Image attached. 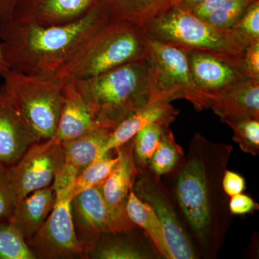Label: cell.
<instances>
[{
	"label": "cell",
	"instance_id": "1",
	"mask_svg": "<svg viewBox=\"0 0 259 259\" xmlns=\"http://www.w3.org/2000/svg\"><path fill=\"white\" fill-rule=\"evenodd\" d=\"M100 3L71 23L42 27L8 20L0 24V47L10 70L52 76L99 30L110 23Z\"/></svg>",
	"mask_w": 259,
	"mask_h": 259
},
{
	"label": "cell",
	"instance_id": "2",
	"mask_svg": "<svg viewBox=\"0 0 259 259\" xmlns=\"http://www.w3.org/2000/svg\"><path fill=\"white\" fill-rule=\"evenodd\" d=\"M230 146L216 145L196 135L177 178V203L186 222L204 248L217 244L220 226L218 185Z\"/></svg>",
	"mask_w": 259,
	"mask_h": 259
},
{
	"label": "cell",
	"instance_id": "3",
	"mask_svg": "<svg viewBox=\"0 0 259 259\" xmlns=\"http://www.w3.org/2000/svg\"><path fill=\"white\" fill-rule=\"evenodd\" d=\"M71 81L103 128L113 130L131 114L154 102L146 59Z\"/></svg>",
	"mask_w": 259,
	"mask_h": 259
},
{
	"label": "cell",
	"instance_id": "4",
	"mask_svg": "<svg viewBox=\"0 0 259 259\" xmlns=\"http://www.w3.org/2000/svg\"><path fill=\"white\" fill-rule=\"evenodd\" d=\"M144 28L129 22H110L87 40L57 75L64 81L89 79L146 58Z\"/></svg>",
	"mask_w": 259,
	"mask_h": 259
},
{
	"label": "cell",
	"instance_id": "5",
	"mask_svg": "<svg viewBox=\"0 0 259 259\" xmlns=\"http://www.w3.org/2000/svg\"><path fill=\"white\" fill-rule=\"evenodd\" d=\"M143 28L149 38L194 50L243 56L249 46L233 29L213 26L180 5L172 7Z\"/></svg>",
	"mask_w": 259,
	"mask_h": 259
},
{
	"label": "cell",
	"instance_id": "6",
	"mask_svg": "<svg viewBox=\"0 0 259 259\" xmlns=\"http://www.w3.org/2000/svg\"><path fill=\"white\" fill-rule=\"evenodd\" d=\"M3 78V86L40 141L51 139L60 117L66 81L57 75L32 76L13 70Z\"/></svg>",
	"mask_w": 259,
	"mask_h": 259
},
{
	"label": "cell",
	"instance_id": "7",
	"mask_svg": "<svg viewBox=\"0 0 259 259\" xmlns=\"http://www.w3.org/2000/svg\"><path fill=\"white\" fill-rule=\"evenodd\" d=\"M146 60L153 101L171 102L185 99L197 110L207 108V102L194 84L185 49L149 38Z\"/></svg>",
	"mask_w": 259,
	"mask_h": 259
},
{
	"label": "cell",
	"instance_id": "8",
	"mask_svg": "<svg viewBox=\"0 0 259 259\" xmlns=\"http://www.w3.org/2000/svg\"><path fill=\"white\" fill-rule=\"evenodd\" d=\"M55 193L54 207L40 229L26 241L35 258H85V250L75 233L71 202L73 193Z\"/></svg>",
	"mask_w": 259,
	"mask_h": 259
},
{
	"label": "cell",
	"instance_id": "9",
	"mask_svg": "<svg viewBox=\"0 0 259 259\" xmlns=\"http://www.w3.org/2000/svg\"><path fill=\"white\" fill-rule=\"evenodd\" d=\"M66 162L62 144L51 138L32 144L8 175L18 200L52 185L56 173Z\"/></svg>",
	"mask_w": 259,
	"mask_h": 259
},
{
	"label": "cell",
	"instance_id": "10",
	"mask_svg": "<svg viewBox=\"0 0 259 259\" xmlns=\"http://www.w3.org/2000/svg\"><path fill=\"white\" fill-rule=\"evenodd\" d=\"M184 49L194 84L207 100V107L209 99L250 79L243 56Z\"/></svg>",
	"mask_w": 259,
	"mask_h": 259
},
{
	"label": "cell",
	"instance_id": "11",
	"mask_svg": "<svg viewBox=\"0 0 259 259\" xmlns=\"http://www.w3.org/2000/svg\"><path fill=\"white\" fill-rule=\"evenodd\" d=\"M71 210L76 238L84 248L85 254L102 233L129 231L112 214L100 186L72 197Z\"/></svg>",
	"mask_w": 259,
	"mask_h": 259
},
{
	"label": "cell",
	"instance_id": "12",
	"mask_svg": "<svg viewBox=\"0 0 259 259\" xmlns=\"http://www.w3.org/2000/svg\"><path fill=\"white\" fill-rule=\"evenodd\" d=\"M136 183V182H135ZM134 193L156 212L164 231L171 259L197 258L192 242L184 230L168 194L158 181L144 176L134 184Z\"/></svg>",
	"mask_w": 259,
	"mask_h": 259
},
{
	"label": "cell",
	"instance_id": "13",
	"mask_svg": "<svg viewBox=\"0 0 259 259\" xmlns=\"http://www.w3.org/2000/svg\"><path fill=\"white\" fill-rule=\"evenodd\" d=\"M98 0H10L9 20L42 27L65 25L79 20Z\"/></svg>",
	"mask_w": 259,
	"mask_h": 259
},
{
	"label": "cell",
	"instance_id": "14",
	"mask_svg": "<svg viewBox=\"0 0 259 259\" xmlns=\"http://www.w3.org/2000/svg\"><path fill=\"white\" fill-rule=\"evenodd\" d=\"M38 136L18 111L5 87H0V163L15 164Z\"/></svg>",
	"mask_w": 259,
	"mask_h": 259
},
{
	"label": "cell",
	"instance_id": "15",
	"mask_svg": "<svg viewBox=\"0 0 259 259\" xmlns=\"http://www.w3.org/2000/svg\"><path fill=\"white\" fill-rule=\"evenodd\" d=\"M115 151L118 162L100 188L114 216L127 231H134L137 227L130 220L126 212L130 191L134 188L136 177L139 174L134 158V139L116 148Z\"/></svg>",
	"mask_w": 259,
	"mask_h": 259
},
{
	"label": "cell",
	"instance_id": "16",
	"mask_svg": "<svg viewBox=\"0 0 259 259\" xmlns=\"http://www.w3.org/2000/svg\"><path fill=\"white\" fill-rule=\"evenodd\" d=\"M179 110L169 102L155 101L131 114L112 130L110 137L102 148L98 158L132 140L136 134L150 124L160 122L170 125L176 120Z\"/></svg>",
	"mask_w": 259,
	"mask_h": 259
},
{
	"label": "cell",
	"instance_id": "17",
	"mask_svg": "<svg viewBox=\"0 0 259 259\" xmlns=\"http://www.w3.org/2000/svg\"><path fill=\"white\" fill-rule=\"evenodd\" d=\"M221 121L259 120V81L248 79L209 99L208 107Z\"/></svg>",
	"mask_w": 259,
	"mask_h": 259
},
{
	"label": "cell",
	"instance_id": "18",
	"mask_svg": "<svg viewBox=\"0 0 259 259\" xmlns=\"http://www.w3.org/2000/svg\"><path fill=\"white\" fill-rule=\"evenodd\" d=\"M98 128L103 127L76 91L72 82L66 81L64 102L53 139L66 142Z\"/></svg>",
	"mask_w": 259,
	"mask_h": 259
},
{
	"label": "cell",
	"instance_id": "19",
	"mask_svg": "<svg viewBox=\"0 0 259 259\" xmlns=\"http://www.w3.org/2000/svg\"><path fill=\"white\" fill-rule=\"evenodd\" d=\"M55 199L51 185L35 191L18 200L8 221L28 241L47 221Z\"/></svg>",
	"mask_w": 259,
	"mask_h": 259
},
{
	"label": "cell",
	"instance_id": "20",
	"mask_svg": "<svg viewBox=\"0 0 259 259\" xmlns=\"http://www.w3.org/2000/svg\"><path fill=\"white\" fill-rule=\"evenodd\" d=\"M112 23L129 22L144 26L175 6V0H98Z\"/></svg>",
	"mask_w": 259,
	"mask_h": 259
},
{
	"label": "cell",
	"instance_id": "21",
	"mask_svg": "<svg viewBox=\"0 0 259 259\" xmlns=\"http://www.w3.org/2000/svg\"><path fill=\"white\" fill-rule=\"evenodd\" d=\"M131 231L102 233L86 252L85 258H148V255L141 245L129 236Z\"/></svg>",
	"mask_w": 259,
	"mask_h": 259
},
{
	"label": "cell",
	"instance_id": "22",
	"mask_svg": "<svg viewBox=\"0 0 259 259\" xmlns=\"http://www.w3.org/2000/svg\"><path fill=\"white\" fill-rule=\"evenodd\" d=\"M126 212L135 226L144 230L158 253L163 258L171 259L163 227L156 212L149 204L136 196L133 189L127 197Z\"/></svg>",
	"mask_w": 259,
	"mask_h": 259
},
{
	"label": "cell",
	"instance_id": "23",
	"mask_svg": "<svg viewBox=\"0 0 259 259\" xmlns=\"http://www.w3.org/2000/svg\"><path fill=\"white\" fill-rule=\"evenodd\" d=\"M112 130L98 128L82 136L61 143L66 161L79 170L98 158Z\"/></svg>",
	"mask_w": 259,
	"mask_h": 259
},
{
	"label": "cell",
	"instance_id": "24",
	"mask_svg": "<svg viewBox=\"0 0 259 259\" xmlns=\"http://www.w3.org/2000/svg\"><path fill=\"white\" fill-rule=\"evenodd\" d=\"M183 158V150L176 142L168 127L163 134L159 146L148 165L156 177H161L175 169Z\"/></svg>",
	"mask_w": 259,
	"mask_h": 259
},
{
	"label": "cell",
	"instance_id": "25",
	"mask_svg": "<svg viewBox=\"0 0 259 259\" xmlns=\"http://www.w3.org/2000/svg\"><path fill=\"white\" fill-rule=\"evenodd\" d=\"M169 125L160 122L150 124L135 136L134 155L139 170L146 168L157 149L163 134Z\"/></svg>",
	"mask_w": 259,
	"mask_h": 259
},
{
	"label": "cell",
	"instance_id": "26",
	"mask_svg": "<svg viewBox=\"0 0 259 259\" xmlns=\"http://www.w3.org/2000/svg\"><path fill=\"white\" fill-rule=\"evenodd\" d=\"M118 160L117 155L113 158L107 153L81 170L75 181L73 197L83 191L101 185L113 171Z\"/></svg>",
	"mask_w": 259,
	"mask_h": 259
},
{
	"label": "cell",
	"instance_id": "27",
	"mask_svg": "<svg viewBox=\"0 0 259 259\" xmlns=\"http://www.w3.org/2000/svg\"><path fill=\"white\" fill-rule=\"evenodd\" d=\"M0 259H35L23 235L8 221H0Z\"/></svg>",
	"mask_w": 259,
	"mask_h": 259
},
{
	"label": "cell",
	"instance_id": "28",
	"mask_svg": "<svg viewBox=\"0 0 259 259\" xmlns=\"http://www.w3.org/2000/svg\"><path fill=\"white\" fill-rule=\"evenodd\" d=\"M233 131V139L243 152L256 156L259 153V120L238 119L226 121Z\"/></svg>",
	"mask_w": 259,
	"mask_h": 259
},
{
	"label": "cell",
	"instance_id": "29",
	"mask_svg": "<svg viewBox=\"0 0 259 259\" xmlns=\"http://www.w3.org/2000/svg\"><path fill=\"white\" fill-rule=\"evenodd\" d=\"M257 0H228L204 20L220 28L233 29L247 8Z\"/></svg>",
	"mask_w": 259,
	"mask_h": 259
},
{
	"label": "cell",
	"instance_id": "30",
	"mask_svg": "<svg viewBox=\"0 0 259 259\" xmlns=\"http://www.w3.org/2000/svg\"><path fill=\"white\" fill-rule=\"evenodd\" d=\"M233 29L249 45L259 42V0L247 8Z\"/></svg>",
	"mask_w": 259,
	"mask_h": 259
},
{
	"label": "cell",
	"instance_id": "31",
	"mask_svg": "<svg viewBox=\"0 0 259 259\" xmlns=\"http://www.w3.org/2000/svg\"><path fill=\"white\" fill-rule=\"evenodd\" d=\"M18 202L8 177V166L0 163V221L10 219Z\"/></svg>",
	"mask_w": 259,
	"mask_h": 259
},
{
	"label": "cell",
	"instance_id": "32",
	"mask_svg": "<svg viewBox=\"0 0 259 259\" xmlns=\"http://www.w3.org/2000/svg\"><path fill=\"white\" fill-rule=\"evenodd\" d=\"M221 182L223 192L231 197L242 193L245 189L244 178L230 170H225Z\"/></svg>",
	"mask_w": 259,
	"mask_h": 259
},
{
	"label": "cell",
	"instance_id": "33",
	"mask_svg": "<svg viewBox=\"0 0 259 259\" xmlns=\"http://www.w3.org/2000/svg\"><path fill=\"white\" fill-rule=\"evenodd\" d=\"M243 61L250 79L259 81V42L250 44L245 49Z\"/></svg>",
	"mask_w": 259,
	"mask_h": 259
},
{
	"label": "cell",
	"instance_id": "34",
	"mask_svg": "<svg viewBox=\"0 0 259 259\" xmlns=\"http://www.w3.org/2000/svg\"><path fill=\"white\" fill-rule=\"evenodd\" d=\"M258 204L246 194H238L231 197L229 202L230 212L236 215H243L258 209Z\"/></svg>",
	"mask_w": 259,
	"mask_h": 259
},
{
	"label": "cell",
	"instance_id": "35",
	"mask_svg": "<svg viewBox=\"0 0 259 259\" xmlns=\"http://www.w3.org/2000/svg\"><path fill=\"white\" fill-rule=\"evenodd\" d=\"M228 0H204L202 4L192 10V13L194 15L204 20L211 13L221 8Z\"/></svg>",
	"mask_w": 259,
	"mask_h": 259
},
{
	"label": "cell",
	"instance_id": "36",
	"mask_svg": "<svg viewBox=\"0 0 259 259\" xmlns=\"http://www.w3.org/2000/svg\"><path fill=\"white\" fill-rule=\"evenodd\" d=\"M204 1V0H180L178 5H180L182 8H185V9L192 11L199 5L202 4Z\"/></svg>",
	"mask_w": 259,
	"mask_h": 259
},
{
	"label": "cell",
	"instance_id": "37",
	"mask_svg": "<svg viewBox=\"0 0 259 259\" xmlns=\"http://www.w3.org/2000/svg\"><path fill=\"white\" fill-rule=\"evenodd\" d=\"M9 71V68H8V64L5 62L3 53H2L1 47H0V76L3 77V76Z\"/></svg>",
	"mask_w": 259,
	"mask_h": 259
},
{
	"label": "cell",
	"instance_id": "38",
	"mask_svg": "<svg viewBox=\"0 0 259 259\" xmlns=\"http://www.w3.org/2000/svg\"><path fill=\"white\" fill-rule=\"evenodd\" d=\"M175 5H178L180 3V0H175Z\"/></svg>",
	"mask_w": 259,
	"mask_h": 259
}]
</instances>
